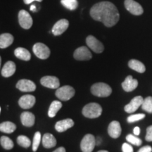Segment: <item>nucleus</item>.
Listing matches in <instances>:
<instances>
[{
	"label": "nucleus",
	"mask_w": 152,
	"mask_h": 152,
	"mask_svg": "<svg viewBox=\"0 0 152 152\" xmlns=\"http://www.w3.org/2000/svg\"><path fill=\"white\" fill-rule=\"evenodd\" d=\"M90 15L95 20L101 21L106 27H113L118 22L120 14L115 5L110 1H102L90 9Z\"/></svg>",
	"instance_id": "nucleus-1"
},
{
	"label": "nucleus",
	"mask_w": 152,
	"mask_h": 152,
	"mask_svg": "<svg viewBox=\"0 0 152 152\" xmlns=\"http://www.w3.org/2000/svg\"><path fill=\"white\" fill-rule=\"evenodd\" d=\"M91 92L98 97H107L111 94L112 89L106 83H97L91 87Z\"/></svg>",
	"instance_id": "nucleus-2"
},
{
	"label": "nucleus",
	"mask_w": 152,
	"mask_h": 152,
	"mask_svg": "<svg viewBox=\"0 0 152 152\" xmlns=\"http://www.w3.org/2000/svg\"><path fill=\"white\" fill-rule=\"evenodd\" d=\"M102 108L97 103H90L84 106L83 114L88 118H96L102 115Z\"/></svg>",
	"instance_id": "nucleus-3"
},
{
	"label": "nucleus",
	"mask_w": 152,
	"mask_h": 152,
	"mask_svg": "<svg viewBox=\"0 0 152 152\" xmlns=\"http://www.w3.org/2000/svg\"><path fill=\"white\" fill-rule=\"evenodd\" d=\"M75 91L73 87L69 85H65L61 87H58L55 92L56 97L61 101H68L71 99L75 95Z\"/></svg>",
	"instance_id": "nucleus-4"
},
{
	"label": "nucleus",
	"mask_w": 152,
	"mask_h": 152,
	"mask_svg": "<svg viewBox=\"0 0 152 152\" xmlns=\"http://www.w3.org/2000/svg\"><path fill=\"white\" fill-rule=\"evenodd\" d=\"M96 139L91 134L85 135L80 142V149L83 152H92L96 145Z\"/></svg>",
	"instance_id": "nucleus-5"
},
{
	"label": "nucleus",
	"mask_w": 152,
	"mask_h": 152,
	"mask_svg": "<svg viewBox=\"0 0 152 152\" xmlns=\"http://www.w3.org/2000/svg\"><path fill=\"white\" fill-rule=\"evenodd\" d=\"M33 51L35 56L40 59H47L50 56V49L43 43L35 44L33 47Z\"/></svg>",
	"instance_id": "nucleus-6"
},
{
	"label": "nucleus",
	"mask_w": 152,
	"mask_h": 152,
	"mask_svg": "<svg viewBox=\"0 0 152 152\" xmlns=\"http://www.w3.org/2000/svg\"><path fill=\"white\" fill-rule=\"evenodd\" d=\"M18 22L23 29H30L33 26V18L26 10H20L18 13Z\"/></svg>",
	"instance_id": "nucleus-7"
},
{
	"label": "nucleus",
	"mask_w": 152,
	"mask_h": 152,
	"mask_svg": "<svg viewBox=\"0 0 152 152\" xmlns=\"http://www.w3.org/2000/svg\"><path fill=\"white\" fill-rule=\"evenodd\" d=\"M125 7L129 12L135 16L143 14L144 10L142 6L134 0H125Z\"/></svg>",
	"instance_id": "nucleus-8"
},
{
	"label": "nucleus",
	"mask_w": 152,
	"mask_h": 152,
	"mask_svg": "<svg viewBox=\"0 0 152 152\" xmlns=\"http://www.w3.org/2000/svg\"><path fill=\"white\" fill-rule=\"evenodd\" d=\"M86 43L87 46L90 47L93 52L97 53V54L102 53L104 49L103 44L92 35H89L86 38Z\"/></svg>",
	"instance_id": "nucleus-9"
},
{
	"label": "nucleus",
	"mask_w": 152,
	"mask_h": 152,
	"mask_svg": "<svg viewBox=\"0 0 152 152\" xmlns=\"http://www.w3.org/2000/svg\"><path fill=\"white\" fill-rule=\"evenodd\" d=\"M40 83L42 86L50 89H57L60 86L59 80L55 76H45L41 78Z\"/></svg>",
	"instance_id": "nucleus-10"
},
{
	"label": "nucleus",
	"mask_w": 152,
	"mask_h": 152,
	"mask_svg": "<svg viewBox=\"0 0 152 152\" xmlns=\"http://www.w3.org/2000/svg\"><path fill=\"white\" fill-rule=\"evenodd\" d=\"M16 88L23 92H34L36 90V85L33 81L27 79L20 80L16 85Z\"/></svg>",
	"instance_id": "nucleus-11"
},
{
	"label": "nucleus",
	"mask_w": 152,
	"mask_h": 152,
	"mask_svg": "<svg viewBox=\"0 0 152 152\" xmlns=\"http://www.w3.org/2000/svg\"><path fill=\"white\" fill-rule=\"evenodd\" d=\"M74 58L78 61H88L92 58V55L90 51L86 47H80L75 51L73 54Z\"/></svg>",
	"instance_id": "nucleus-12"
},
{
	"label": "nucleus",
	"mask_w": 152,
	"mask_h": 152,
	"mask_svg": "<svg viewBox=\"0 0 152 152\" xmlns=\"http://www.w3.org/2000/svg\"><path fill=\"white\" fill-rule=\"evenodd\" d=\"M144 102V99L142 96H137L134 97L128 104L125 106V111L128 113H132L136 111L140 106H142Z\"/></svg>",
	"instance_id": "nucleus-13"
},
{
	"label": "nucleus",
	"mask_w": 152,
	"mask_h": 152,
	"mask_svg": "<svg viewBox=\"0 0 152 152\" xmlns=\"http://www.w3.org/2000/svg\"><path fill=\"white\" fill-rule=\"evenodd\" d=\"M69 26V22L66 19H61L57 21L52 28V33L55 36H58L63 34Z\"/></svg>",
	"instance_id": "nucleus-14"
},
{
	"label": "nucleus",
	"mask_w": 152,
	"mask_h": 152,
	"mask_svg": "<svg viewBox=\"0 0 152 152\" xmlns=\"http://www.w3.org/2000/svg\"><path fill=\"white\" fill-rule=\"evenodd\" d=\"M35 97L33 95L26 94L20 98V99L18 100V104L22 109H29L35 105Z\"/></svg>",
	"instance_id": "nucleus-15"
},
{
	"label": "nucleus",
	"mask_w": 152,
	"mask_h": 152,
	"mask_svg": "<svg viewBox=\"0 0 152 152\" xmlns=\"http://www.w3.org/2000/svg\"><path fill=\"white\" fill-rule=\"evenodd\" d=\"M121 132H122V129L118 121H114L110 123L108 128V133L110 137L114 139L118 138L121 136Z\"/></svg>",
	"instance_id": "nucleus-16"
},
{
	"label": "nucleus",
	"mask_w": 152,
	"mask_h": 152,
	"mask_svg": "<svg viewBox=\"0 0 152 152\" xmlns=\"http://www.w3.org/2000/svg\"><path fill=\"white\" fill-rule=\"evenodd\" d=\"M138 86L137 80L134 79L131 75H128L122 83V87L125 92H132Z\"/></svg>",
	"instance_id": "nucleus-17"
},
{
	"label": "nucleus",
	"mask_w": 152,
	"mask_h": 152,
	"mask_svg": "<svg viewBox=\"0 0 152 152\" xmlns=\"http://www.w3.org/2000/svg\"><path fill=\"white\" fill-rule=\"evenodd\" d=\"M74 122L73 120L71 118H67L58 121L55 125V129H56L57 132H63L72 128Z\"/></svg>",
	"instance_id": "nucleus-18"
},
{
	"label": "nucleus",
	"mask_w": 152,
	"mask_h": 152,
	"mask_svg": "<svg viewBox=\"0 0 152 152\" xmlns=\"http://www.w3.org/2000/svg\"><path fill=\"white\" fill-rule=\"evenodd\" d=\"M20 121L24 126L32 127L35 124V117L33 113L28 111L23 112L20 115Z\"/></svg>",
	"instance_id": "nucleus-19"
},
{
	"label": "nucleus",
	"mask_w": 152,
	"mask_h": 152,
	"mask_svg": "<svg viewBox=\"0 0 152 152\" xmlns=\"http://www.w3.org/2000/svg\"><path fill=\"white\" fill-rule=\"evenodd\" d=\"M16 72V64L13 61H7L1 68V75L4 77H9L12 76Z\"/></svg>",
	"instance_id": "nucleus-20"
},
{
	"label": "nucleus",
	"mask_w": 152,
	"mask_h": 152,
	"mask_svg": "<svg viewBox=\"0 0 152 152\" xmlns=\"http://www.w3.org/2000/svg\"><path fill=\"white\" fill-rule=\"evenodd\" d=\"M42 145L46 149H51L56 145V140L50 133H46L43 135Z\"/></svg>",
	"instance_id": "nucleus-21"
},
{
	"label": "nucleus",
	"mask_w": 152,
	"mask_h": 152,
	"mask_svg": "<svg viewBox=\"0 0 152 152\" xmlns=\"http://www.w3.org/2000/svg\"><path fill=\"white\" fill-rule=\"evenodd\" d=\"M14 42V37L9 33H4L0 35V47L5 49L10 46Z\"/></svg>",
	"instance_id": "nucleus-22"
},
{
	"label": "nucleus",
	"mask_w": 152,
	"mask_h": 152,
	"mask_svg": "<svg viewBox=\"0 0 152 152\" xmlns=\"http://www.w3.org/2000/svg\"><path fill=\"white\" fill-rule=\"evenodd\" d=\"M14 54L17 58L23 61H29L31 58V55L28 49L23 48V47H18L15 49Z\"/></svg>",
	"instance_id": "nucleus-23"
},
{
	"label": "nucleus",
	"mask_w": 152,
	"mask_h": 152,
	"mask_svg": "<svg viewBox=\"0 0 152 152\" xmlns=\"http://www.w3.org/2000/svg\"><path fill=\"white\" fill-rule=\"evenodd\" d=\"M128 66L131 69L134 70L140 73H143L146 71L145 66L140 61L136 59H132L128 62Z\"/></svg>",
	"instance_id": "nucleus-24"
},
{
	"label": "nucleus",
	"mask_w": 152,
	"mask_h": 152,
	"mask_svg": "<svg viewBox=\"0 0 152 152\" xmlns=\"http://www.w3.org/2000/svg\"><path fill=\"white\" fill-rule=\"evenodd\" d=\"M16 129V125L14 123L10 122V121H6L0 124V130L1 132L10 134V133L14 132Z\"/></svg>",
	"instance_id": "nucleus-25"
},
{
	"label": "nucleus",
	"mask_w": 152,
	"mask_h": 152,
	"mask_svg": "<svg viewBox=\"0 0 152 152\" xmlns=\"http://www.w3.org/2000/svg\"><path fill=\"white\" fill-rule=\"evenodd\" d=\"M62 104L59 101H54L52 102L48 111V115L50 118H54L56 116L57 112L61 109Z\"/></svg>",
	"instance_id": "nucleus-26"
},
{
	"label": "nucleus",
	"mask_w": 152,
	"mask_h": 152,
	"mask_svg": "<svg viewBox=\"0 0 152 152\" xmlns=\"http://www.w3.org/2000/svg\"><path fill=\"white\" fill-rule=\"evenodd\" d=\"M0 143H1V146L4 149L10 150L14 147V144L12 140L10 138L7 136H1L0 138Z\"/></svg>",
	"instance_id": "nucleus-27"
},
{
	"label": "nucleus",
	"mask_w": 152,
	"mask_h": 152,
	"mask_svg": "<svg viewBox=\"0 0 152 152\" xmlns=\"http://www.w3.org/2000/svg\"><path fill=\"white\" fill-rule=\"evenodd\" d=\"M61 3L64 7L71 11L75 10L78 6V2L77 0H61Z\"/></svg>",
	"instance_id": "nucleus-28"
},
{
	"label": "nucleus",
	"mask_w": 152,
	"mask_h": 152,
	"mask_svg": "<svg viewBox=\"0 0 152 152\" xmlns=\"http://www.w3.org/2000/svg\"><path fill=\"white\" fill-rule=\"evenodd\" d=\"M17 143L19 146L23 148H28L31 145L30 140L25 135H19L17 138Z\"/></svg>",
	"instance_id": "nucleus-29"
},
{
	"label": "nucleus",
	"mask_w": 152,
	"mask_h": 152,
	"mask_svg": "<svg viewBox=\"0 0 152 152\" xmlns=\"http://www.w3.org/2000/svg\"><path fill=\"white\" fill-rule=\"evenodd\" d=\"M142 109L147 113H152V96H147L144 99Z\"/></svg>",
	"instance_id": "nucleus-30"
},
{
	"label": "nucleus",
	"mask_w": 152,
	"mask_h": 152,
	"mask_svg": "<svg viewBox=\"0 0 152 152\" xmlns=\"http://www.w3.org/2000/svg\"><path fill=\"white\" fill-rule=\"evenodd\" d=\"M41 142V133L39 132H36L33 137V151L34 152L37 151V150L39 147V144Z\"/></svg>",
	"instance_id": "nucleus-31"
},
{
	"label": "nucleus",
	"mask_w": 152,
	"mask_h": 152,
	"mask_svg": "<svg viewBox=\"0 0 152 152\" xmlns=\"http://www.w3.org/2000/svg\"><path fill=\"white\" fill-rule=\"evenodd\" d=\"M126 140L128 142H130V144H133V145L135 146H140L142 143V140H140V138L137 137L132 135V134H128L126 137Z\"/></svg>",
	"instance_id": "nucleus-32"
},
{
	"label": "nucleus",
	"mask_w": 152,
	"mask_h": 152,
	"mask_svg": "<svg viewBox=\"0 0 152 152\" xmlns=\"http://www.w3.org/2000/svg\"><path fill=\"white\" fill-rule=\"evenodd\" d=\"M145 118V114L144 113H137V114H134V115H131L130 116L128 117L127 121L128 123H132L137 122V121H140Z\"/></svg>",
	"instance_id": "nucleus-33"
},
{
	"label": "nucleus",
	"mask_w": 152,
	"mask_h": 152,
	"mask_svg": "<svg viewBox=\"0 0 152 152\" xmlns=\"http://www.w3.org/2000/svg\"><path fill=\"white\" fill-rule=\"evenodd\" d=\"M145 140L147 142H152V125H150L147 128V134H146Z\"/></svg>",
	"instance_id": "nucleus-34"
},
{
	"label": "nucleus",
	"mask_w": 152,
	"mask_h": 152,
	"mask_svg": "<svg viewBox=\"0 0 152 152\" xmlns=\"http://www.w3.org/2000/svg\"><path fill=\"white\" fill-rule=\"evenodd\" d=\"M122 151L123 152H133V148L131 145L128 143H124L122 145Z\"/></svg>",
	"instance_id": "nucleus-35"
},
{
	"label": "nucleus",
	"mask_w": 152,
	"mask_h": 152,
	"mask_svg": "<svg viewBox=\"0 0 152 152\" xmlns=\"http://www.w3.org/2000/svg\"><path fill=\"white\" fill-rule=\"evenodd\" d=\"M137 152H152V147L150 146H144L140 148Z\"/></svg>",
	"instance_id": "nucleus-36"
},
{
	"label": "nucleus",
	"mask_w": 152,
	"mask_h": 152,
	"mask_svg": "<svg viewBox=\"0 0 152 152\" xmlns=\"http://www.w3.org/2000/svg\"><path fill=\"white\" fill-rule=\"evenodd\" d=\"M133 132H134V135H139L140 134V128L139 127H135L133 130Z\"/></svg>",
	"instance_id": "nucleus-37"
},
{
	"label": "nucleus",
	"mask_w": 152,
	"mask_h": 152,
	"mask_svg": "<svg viewBox=\"0 0 152 152\" xmlns=\"http://www.w3.org/2000/svg\"><path fill=\"white\" fill-rule=\"evenodd\" d=\"M34 1H39V2H41V1H42V0H23L24 3L26 4H31Z\"/></svg>",
	"instance_id": "nucleus-38"
},
{
	"label": "nucleus",
	"mask_w": 152,
	"mask_h": 152,
	"mask_svg": "<svg viewBox=\"0 0 152 152\" xmlns=\"http://www.w3.org/2000/svg\"><path fill=\"white\" fill-rule=\"evenodd\" d=\"M53 152H66L65 148L63 147H61L59 148H58V149H56L55 151H54Z\"/></svg>",
	"instance_id": "nucleus-39"
},
{
	"label": "nucleus",
	"mask_w": 152,
	"mask_h": 152,
	"mask_svg": "<svg viewBox=\"0 0 152 152\" xmlns=\"http://www.w3.org/2000/svg\"><path fill=\"white\" fill-rule=\"evenodd\" d=\"M30 10H31L32 11H33V12H35L36 11L35 5H31V7H30Z\"/></svg>",
	"instance_id": "nucleus-40"
},
{
	"label": "nucleus",
	"mask_w": 152,
	"mask_h": 152,
	"mask_svg": "<svg viewBox=\"0 0 152 152\" xmlns=\"http://www.w3.org/2000/svg\"><path fill=\"white\" fill-rule=\"evenodd\" d=\"M101 141H102V139H101L100 137H98L97 140H96V144H97V145H99V144H101Z\"/></svg>",
	"instance_id": "nucleus-41"
},
{
	"label": "nucleus",
	"mask_w": 152,
	"mask_h": 152,
	"mask_svg": "<svg viewBox=\"0 0 152 152\" xmlns=\"http://www.w3.org/2000/svg\"><path fill=\"white\" fill-rule=\"evenodd\" d=\"M97 152H109V151H106V150H101V151H99Z\"/></svg>",
	"instance_id": "nucleus-42"
}]
</instances>
